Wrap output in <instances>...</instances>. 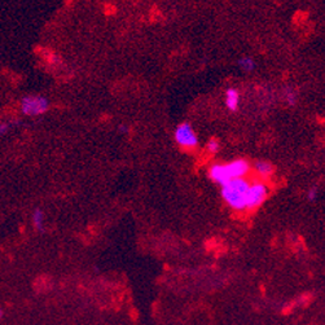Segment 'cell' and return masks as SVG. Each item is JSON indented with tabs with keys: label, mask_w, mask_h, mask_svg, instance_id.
<instances>
[{
	"label": "cell",
	"mask_w": 325,
	"mask_h": 325,
	"mask_svg": "<svg viewBox=\"0 0 325 325\" xmlns=\"http://www.w3.org/2000/svg\"><path fill=\"white\" fill-rule=\"evenodd\" d=\"M251 171V163L245 158H236L229 162H216L208 169V177L215 184L223 187L236 179H243Z\"/></svg>",
	"instance_id": "6da1fadb"
},
{
	"label": "cell",
	"mask_w": 325,
	"mask_h": 325,
	"mask_svg": "<svg viewBox=\"0 0 325 325\" xmlns=\"http://www.w3.org/2000/svg\"><path fill=\"white\" fill-rule=\"evenodd\" d=\"M251 180L243 178L220 187V196L229 209L236 212L246 211V195Z\"/></svg>",
	"instance_id": "7a4b0ae2"
},
{
	"label": "cell",
	"mask_w": 325,
	"mask_h": 325,
	"mask_svg": "<svg viewBox=\"0 0 325 325\" xmlns=\"http://www.w3.org/2000/svg\"><path fill=\"white\" fill-rule=\"evenodd\" d=\"M49 108V100L43 95H28L21 98V113L28 117H38L42 115Z\"/></svg>",
	"instance_id": "3957f363"
},
{
	"label": "cell",
	"mask_w": 325,
	"mask_h": 325,
	"mask_svg": "<svg viewBox=\"0 0 325 325\" xmlns=\"http://www.w3.org/2000/svg\"><path fill=\"white\" fill-rule=\"evenodd\" d=\"M270 193L268 185L263 180H251L246 195V211H254L264 204Z\"/></svg>",
	"instance_id": "277c9868"
},
{
	"label": "cell",
	"mask_w": 325,
	"mask_h": 325,
	"mask_svg": "<svg viewBox=\"0 0 325 325\" xmlns=\"http://www.w3.org/2000/svg\"><path fill=\"white\" fill-rule=\"evenodd\" d=\"M174 139H175V143L184 150H193L198 146V143H200L196 131L188 122H181L177 126V129L174 131Z\"/></svg>",
	"instance_id": "5b68a950"
},
{
	"label": "cell",
	"mask_w": 325,
	"mask_h": 325,
	"mask_svg": "<svg viewBox=\"0 0 325 325\" xmlns=\"http://www.w3.org/2000/svg\"><path fill=\"white\" fill-rule=\"evenodd\" d=\"M251 170L254 171L255 175L258 177L259 180L268 179V178L272 177L275 173L274 165L271 163L270 161H267V160L255 161L254 163L251 165Z\"/></svg>",
	"instance_id": "8992f818"
},
{
	"label": "cell",
	"mask_w": 325,
	"mask_h": 325,
	"mask_svg": "<svg viewBox=\"0 0 325 325\" xmlns=\"http://www.w3.org/2000/svg\"><path fill=\"white\" fill-rule=\"evenodd\" d=\"M240 102H241V95L240 91L235 87H229L224 92V105L229 112H236L239 110Z\"/></svg>",
	"instance_id": "52a82bcc"
},
{
	"label": "cell",
	"mask_w": 325,
	"mask_h": 325,
	"mask_svg": "<svg viewBox=\"0 0 325 325\" xmlns=\"http://www.w3.org/2000/svg\"><path fill=\"white\" fill-rule=\"evenodd\" d=\"M44 220H46V214H44L43 210L40 208L34 209V211L32 212V223L36 231L44 232V228H46Z\"/></svg>",
	"instance_id": "ba28073f"
},
{
	"label": "cell",
	"mask_w": 325,
	"mask_h": 325,
	"mask_svg": "<svg viewBox=\"0 0 325 325\" xmlns=\"http://www.w3.org/2000/svg\"><path fill=\"white\" fill-rule=\"evenodd\" d=\"M237 65H239L240 70H243L244 73H250V71H253L255 69V61L250 56H243V57H240L239 61H237Z\"/></svg>",
	"instance_id": "9c48e42d"
},
{
	"label": "cell",
	"mask_w": 325,
	"mask_h": 325,
	"mask_svg": "<svg viewBox=\"0 0 325 325\" xmlns=\"http://www.w3.org/2000/svg\"><path fill=\"white\" fill-rule=\"evenodd\" d=\"M282 94H284V100H285V102L288 104V105L294 106L295 104H297L298 95H297V92H295V91L292 88V87H288V88H285Z\"/></svg>",
	"instance_id": "30bf717a"
},
{
	"label": "cell",
	"mask_w": 325,
	"mask_h": 325,
	"mask_svg": "<svg viewBox=\"0 0 325 325\" xmlns=\"http://www.w3.org/2000/svg\"><path fill=\"white\" fill-rule=\"evenodd\" d=\"M206 150H208L210 154H216V153L220 150L219 140H216V139H210V140L206 143Z\"/></svg>",
	"instance_id": "8fae6325"
},
{
	"label": "cell",
	"mask_w": 325,
	"mask_h": 325,
	"mask_svg": "<svg viewBox=\"0 0 325 325\" xmlns=\"http://www.w3.org/2000/svg\"><path fill=\"white\" fill-rule=\"evenodd\" d=\"M317 195H319V189H317L316 185H312V187H309V191H307V200L315 201V200H316Z\"/></svg>",
	"instance_id": "7c38bea8"
},
{
	"label": "cell",
	"mask_w": 325,
	"mask_h": 325,
	"mask_svg": "<svg viewBox=\"0 0 325 325\" xmlns=\"http://www.w3.org/2000/svg\"><path fill=\"white\" fill-rule=\"evenodd\" d=\"M9 129H11V123L9 122H1L0 123V133L1 135H5L9 131Z\"/></svg>",
	"instance_id": "4fadbf2b"
},
{
	"label": "cell",
	"mask_w": 325,
	"mask_h": 325,
	"mask_svg": "<svg viewBox=\"0 0 325 325\" xmlns=\"http://www.w3.org/2000/svg\"><path fill=\"white\" fill-rule=\"evenodd\" d=\"M118 132L122 133V135H126V133L130 132V127L126 123H121V125H118L117 127Z\"/></svg>",
	"instance_id": "5bb4252c"
}]
</instances>
